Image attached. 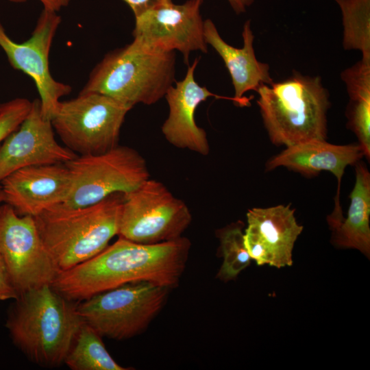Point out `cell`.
<instances>
[{"instance_id": "1", "label": "cell", "mask_w": 370, "mask_h": 370, "mask_svg": "<svg viewBox=\"0 0 370 370\" xmlns=\"http://www.w3.org/2000/svg\"><path fill=\"white\" fill-rule=\"evenodd\" d=\"M190 245L182 236L149 245L119 237L94 257L58 272L51 286L74 302L142 281L172 288L184 271Z\"/></svg>"}, {"instance_id": "2", "label": "cell", "mask_w": 370, "mask_h": 370, "mask_svg": "<svg viewBox=\"0 0 370 370\" xmlns=\"http://www.w3.org/2000/svg\"><path fill=\"white\" fill-rule=\"evenodd\" d=\"M14 300L5 327L14 345L40 366H60L83 322L76 310L77 302L51 284L22 293Z\"/></svg>"}, {"instance_id": "3", "label": "cell", "mask_w": 370, "mask_h": 370, "mask_svg": "<svg viewBox=\"0 0 370 370\" xmlns=\"http://www.w3.org/2000/svg\"><path fill=\"white\" fill-rule=\"evenodd\" d=\"M123 193L84 207L53 206L34 217L42 243L60 271L102 251L119 233Z\"/></svg>"}, {"instance_id": "4", "label": "cell", "mask_w": 370, "mask_h": 370, "mask_svg": "<svg viewBox=\"0 0 370 370\" xmlns=\"http://www.w3.org/2000/svg\"><path fill=\"white\" fill-rule=\"evenodd\" d=\"M175 52L145 47L134 40L108 53L91 71L80 92H98L131 108L151 105L175 82Z\"/></svg>"}, {"instance_id": "5", "label": "cell", "mask_w": 370, "mask_h": 370, "mask_svg": "<svg viewBox=\"0 0 370 370\" xmlns=\"http://www.w3.org/2000/svg\"><path fill=\"white\" fill-rule=\"evenodd\" d=\"M264 127L271 143L286 147L327 138L329 95L319 77L294 72L263 84L256 91Z\"/></svg>"}, {"instance_id": "6", "label": "cell", "mask_w": 370, "mask_h": 370, "mask_svg": "<svg viewBox=\"0 0 370 370\" xmlns=\"http://www.w3.org/2000/svg\"><path fill=\"white\" fill-rule=\"evenodd\" d=\"M168 292L149 282L128 283L77 302L76 310L102 337L124 340L147 328L162 308Z\"/></svg>"}, {"instance_id": "7", "label": "cell", "mask_w": 370, "mask_h": 370, "mask_svg": "<svg viewBox=\"0 0 370 370\" xmlns=\"http://www.w3.org/2000/svg\"><path fill=\"white\" fill-rule=\"evenodd\" d=\"M130 106L98 92H79L60 101L51 121L65 147L79 156L106 152L119 145Z\"/></svg>"}, {"instance_id": "8", "label": "cell", "mask_w": 370, "mask_h": 370, "mask_svg": "<svg viewBox=\"0 0 370 370\" xmlns=\"http://www.w3.org/2000/svg\"><path fill=\"white\" fill-rule=\"evenodd\" d=\"M64 164L71 184L61 204L72 208L97 204L116 193L130 192L149 178L144 158L127 146L117 145L99 154L77 155Z\"/></svg>"}, {"instance_id": "9", "label": "cell", "mask_w": 370, "mask_h": 370, "mask_svg": "<svg viewBox=\"0 0 370 370\" xmlns=\"http://www.w3.org/2000/svg\"><path fill=\"white\" fill-rule=\"evenodd\" d=\"M186 204L162 182L147 179L123 193L118 235L141 244H156L181 237L190 224Z\"/></svg>"}, {"instance_id": "10", "label": "cell", "mask_w": 370, "mask_h": 370, "mask_svg": "<svg viewBox=\"0 0 370 370\" xmlns=\"http://www.w3.org/2000/svg\"><path fill=\"white\" fill-rule=\"evenodd\" d=\"M0 256L18 293L51 284L59 271L49 255L34 217L0 204Z\"/></svg>"}, {"instance_id": "11", "label": "cell", "mask_w": 370, "mask_h": 370, "mask_svg": "<svg viewBox=\"0 0 370 370\" xmlns=\"http://www.w3.org/2000/svg\"><path fill=\"white\" fill-rule=\"evenodd\" d=\"M60 23L61 17L56 12L43 9L31 37L21 43L13 40L0 23V47L14 69L34 80L42 113L49 120L55 114L60 99L71 92L69 85L56 80L49 71V52Z\"/></svg>"}, {"instance_id": "12", "label": "cell", "mask_w": 370, "mask_h": 370, "mask_svg": "<svg viewBox=\"0 0 370 370\" xmlns=\"http://www.w3.org/2000/svg\"><path fill=\"white\" fill-rule=\"evenodd\" d=\"M203 0L172 1L158 6L135 18L134 40L152 49L178 51L188 64L191 52H208L200 13Z\"/></svg>"}, {"instance_id": "13", "label": "cell", "mask_w": 370, "mask_h": 370, "mask_svg": "<svg viewBox=\"0 0 370 370\" xmlns=\"http://www.w3.org/2000/svg\"><path fill=\"white\" fill-rule=\"evenodd\" d=\"M77 156L58 143L51 121L43 116L40 99H36L19 127L0 144V183L21 168L64 164Z\"/></svg>"}, {"instance_id": "14", "label": "cell", "mask_w": 370, "mask_h": 370, "mask_svg": "<svg viewBox=\"0 0 370 370\" xmlns=\"http://www.w3.org/2000/svg\"><path fill=\"white\" fill-rule=\"evenodd\" d=\"M199 60V58H195L188 66L184 78L175 81L166 92L164 97L169 106V114L162 124V132L172 145L206 156L210 151L207 134L197 125L195 119L198 106L213 97L231 100L240 107H248L253 97L241 100L234 97L216 95L206 86H201L194 77Z\"/></svg>"}, {"instance_id": "15", "label": "cell", "mask_w": 370, "mask_h": 370, "mask_svg": "<svg viewBox=\"0 0 370 370\" xmlns=\"http://www.w3.org/2000/svg\"><path fill=\"white\" fill-rule=\"evenodd\" d=\"M244 243L259 266L282 268L293 264L292 251L303 230L291 205L254 208L247 212Z\"/></svg>"}, {"instance_id": "16", "label": "cell", "mask_w": 370, "mask_h": 370, "mask_svg": "<svg viewBox=\"0 0 370 370\" xmlns=\"http://www.w3.org/2000/svg\"><path fill=\"white\" fill-rule=\"evenodd\" d=\"M71 184L70 173L63 163L23 167L0 183L3 202L19 215L34 217L64 203Z\"/></svg>"}, {"instance_id": "17", "label": "cell", "mask_w": 370, "mask_h": 370, "mask_svg": "<svg viewBox=\"0 0 370 370\" xmlns=\"http://www.w3.org/2000/svg\"><path fill=\"white\" fill-rule=\"evenodd\" d=\"M358 144L339 145L326 140H312L286 147L266 163V169L271 171L278 166L306 176H314L322 171L331 172L337 179L338 188L334 199V208L328 216L330 227L336 225L343 219L340 206V190L345 168L354 165L364 157Z\"/></svg>"}, {"instance_id": "18", "label": "cell", "mask_w": 370, "mask_h": 370, "mask_svg": "<svg viewBox=\"0 0 370 370\" xmlns=\"http://www.w3.org/2000/svg\"><path fill=\"white\" fill-rule=\"evenodd\" d=\"M204 34L206 44L210 45L221 57L230 73L235 98L246 99L248 97L244 96L245 92L257 91L262 85L273 82L269 64L259 62L256 57L253 45L254 36L250 20L243 25V45L241 48L227 44L210 19L204 21Z\"/></svg>"}, {"instance_id": "19", "label": "cell", "mask_w": 370, "mask_h": 370, "mask_svg": "<svg viewBox=\"0 0 370 370\" xmlns=\"http://www.w3.org/2000/svg\"><path fill=\"white\" fill-rule=\"evenodd\" d=\"M356 180L349 195L347 216L332 228L336 247L359 250L370 256V173L360 160L355 164Z\"/></svg>"}, {"instance_id": "20", "label": "cell", "mask_w": 370, "mask_h": 370, "mask_svg": "<svg viewBox=\"0 0 370 370\" xmlns=\"http://www.w3.org/2000/svg\"><path fill=\"white\" fill-rule=\"evenodd\" d=\"M349 97L347 125L355 134L364 156L370 158V60H361L341 75Z\"/></svg>"}, {"instance_id": "21", "label": "cell", "mask_w": 370, "mask_h": 370, "mask_svg": "<svg viewBox=\"0 0 370 370\" xmlns=\"http://www.w3.org/2000/svg\"><path fill=\"white\" fill-rule=\"evenodd\" d=\"M101 336L82 322L64 359L72 370H127L116 363L107 351Z\"/></svg>"}, {"instance_id": "22", "label": "cell", "mask_w": 370, "mask_h": 370, "mask_svg": "<svg viewBox=\"0 0 370 370\" xmlns=\"http://www.w3.org/2000/svg\"><path fill=\"white\" fill-rule=\"evenodd\" d=\"M343 16L345 49H358L370 60V0H334Z\"/></svg>"}, {"instance_id": "23", "label": "cell", "mask_w": 370, "mask_h": 370, "mask_svg": "<svg viewBox=\"0 0 370 370\" xmlns=\"http://www.w3.org/2000/svg\"><path fill=\"white\" fill-rule=\"evenodd\" d=\"M243 223L238 221L218 231L223 264L217 277L223 281L234 279L247 267L251 258L244 243Z\"/></svg>"}, {"instance_id": "24", "label": "cell", "mask_w": 370, "mask_h": 370, "mask_svg": "<svg viewBox=\"0 0 370 370\" xmlns=\"http://www.w3.org/2000/svg\"><path fill=\"white\" fill-rule=\"evenodd\" d=\"M32 104V101L25 98H15L0 104V144L19 127L29 114Z\"/></svg>"}, {"instance_id": "25", "label": "cell", "mask_w": 370, "mask_h": 370, "mask_svg": "<svg viewBox=\"0 0 370 370\" xmlns=\"http://www.w3.org/2000/svg\"><path fill=\"white\" fill-rule=\"evenodd\" d=\"M18 293L0 256V301L15 299Z\"/></svg>"}, {"instance_id": "26", "label": "cell", "mask_w": 370, "mask_h": 370, "mask_svg": "<svg viewBox=\"0 0 370 370\" xmlns=\"http://www.w3.org/2000/svg\"><path fill=\"white\" fill-rule=\"evenodd\" d=\"M132 9L135 18L140 16L145 12L164 3L172 1L171 0H123Z\"/></svg>"}, {"instance_id": "27", "label": "cell", "mask_w": 370, "mask_h": 370, "mask_svg": "<svg viewBox=\"0 0 370 370\" xmlns=\"http://www.w3.org/2000/svg\"><path fill=\"white\" fill-rule=\"evenodd\" d=\"M13 3H23L27 0H9ZM43 5L44 9L58 12L61 8L66 7L70 0H39Z\"/></svg>"}, {"instance_id": "28", "label": "cell", "mask_w": 370, "mask_h": 370, "mask_svg": "<svg viewBox=\"0 0 370 370\" xmlns=\"http://www.w3.org/2000/svg\"><path fill=\"white\" fill-rule=\"evenodd\" d=\"M236 14H241L246 11L253 3L254 0H227Z\"/></svg>"}, {"instance_id": "29", "label": "cell", "mask_w": 370, "mask_h": 370, "mask_svg": "<svg viewBox=\"0 0 370 370\" xmlns=\"http://www.w3.org/2000/svg\"><path fill=\"white\" fill-rule=\"evenodd\" d=\"M3 203V194L1 190V188H0V204Z\"/></svg>"}]
</instances>
